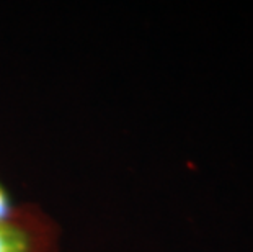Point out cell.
Masks as SVG:
<instances>
[{
	"mask_svg": "<svg viewBox=\"0 0 253 252\" xmlns=\"http://www.w3.org/2000/svg\"><path fill=\"white\" fill-rule=\"evenodd\" d=\"M62 228L38 203H18L0 218V252H61Z\"/></svg>",
	"mask_w": 253,
	"mask_h": 252,
	"instance_id": "6da1fadb",
	"label": "cell"
},
{
	"mask_svg": "<svg viewBox=\"0 0 253 252\" xmlns=\"http://www.w3.org/2000/svg\"><path fill=\"white\" fill-rule=\"evenodd\" d=\"M15 208V203L12 202V198L8 195V190L5 189L0 182V218L7 216V214Z\"/></svg>",
	"mask_w": 253,
	"mask_h": 252,
	"instance_id": "7a4b0ae2",
	"label": "cell"
}]
</instances>
